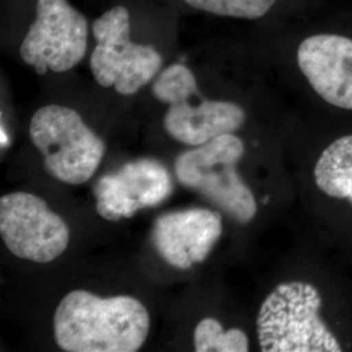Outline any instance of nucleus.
<instances>
[{
    "instance_id": "nucleus-6",
    "label": "nucleus",
    "mask_w": 352,
    "mask_h": 352,
    "mask_svg": "<svg viewBox=\"0 0 352 352\" xmlns=\"http://www.w3.org/2000/svg\"><path fill=\"white\" fill-rule=\"evenodd\" d=\"M32 142L43 155L52 177L72 186L87 183L104 155V142L75 109L46 104L38 109L29 124Z\"/></svg>"
},
{
    "instance_id": "nucleus-3",
    "label": "nucleus",
    "mask_w": 352,
    "mask_h": 352,
    "mask_svg": "<svg viewBox=\"0 0 352 352\" xmlns=\"http://www.w3.org/2000/svg\"><path fill=\"white\" fill-rule=\"evenodd\" d=\"M320 311L321 295L314 285L280 283L261 304L256 320L261 351H342Z\"/></svg>"
},
{
    "instance_id": "nucleus-11",
    "label": "nucleus",
    "mask_w": 352,
    "mask_h": 352,
    "mask_svg": "<svg viewBox=\"0 0 352 352\" xmlns=\"http://www.w3.org/2000/svg\"><path fill=\"white\" fill-rule=\"evenodd\" d=\"M296 59L324 101L352 110V39L337 34L311 36L300 43Z\"/></svg>"
},
{
    "instance_id": "nucleus-2",
    "label": "nucleus",
    "mask_w": 352,
    "mask_h": 352,
    "mask_svg": "<svg viewBox=\"0 0 352 352\" xmlns=\"http://www.w3.org/2000/svg\"><path fill=\"white\" fill-rule=\"evenodd\" d=\"M151 94L167 104L164 131L188 146H200L221 135L235 133L245 123L247 113L235 102L205 98L188 65L173 63L151 82Z\"/></svg>"
},
{
    "instance_id": "nucleus-7",
    "label": "nucleus",
    "mask_w": 352,
    "mask_h": 352,
    "mask_svg": "<svg viewBox=\"0 0 352 352\" xmlns=\"http://www.w3.org/2000/svg\"><path fill=\"white\" fill-rule=\"evenodd\" d=\"M87 17L69 0H36L34 19L26 29L19 54L38 75L64 74L88 52Z\"/></svg>"
},
{
    "instance_id": "nucleus-8",
    "label": "nucleus",
    "mask_w": 352,
    "mask_h": 352,
    "mask_svg": "<svg viewBox=\"0 0 352 352\" xmlns=\"http://www.w3.org/2000/svg\"><path fill=\"white\" fill-rule=\"evenodd\" d=\"M0 236L16 257L47 264L67 250L71 232L41 197L13 192L0 199Z\"/></svg>"
},
{
    "instance_id": "nucleus-14",
    "label": "nucleus",
    "mask_w": 352,
    "mask_h": 352,
    "mask_svg": "<svg viewBox=\"0 0 352 352\" xmlns=\"http://www.w3.org/2000/svg\"><path fill=\"white\" fill-rule=\"evenodd\" d=\"M183 8L218 17L257 20L264 17L278 0H176Z\"/></svg>"
},
{
    "instance_id": "nucleus-5",
    "label": "nucleus",
    "mask_w": 352,
    "mask_h": 352,
    "mask_svg": "<svg viewBox=\"0 0 352 352\" xmlns=\"http://www.w3.org/2000/svg\"><path fill=\"white\" fill-rule=\"evenodd\" d=\"M244 151V142L235 133H226L182 153L175 161L176 177L184 187L240 225L250 223L257 213L256 199L238 173Z\"/></svg>"
},
{
    "instance_id": "nucleus-13",
    "label": "nucleus",
    "mask_w": 352,
    "mask_h": 352,
    "mask_svg": "<svg viewBox=\"0 0 352 352\" xmlns=\"http://www.w3.org/2000/svg\"><path fill=\"white\" fill-rule=\"evenodd\" d=\"M195 351L197 352H247L250 340L240 329L223 330L222 324L213 317L201 320L193 333Z\"/></svg>"
},
{
    "instance_id": "nucleus-12",
    "label": "nucleus",
    "mask_w": 352,
    "mask_h": 352,
    "mask_svg": "<svg viewBox=\"0 0 352 352\" xmlns=\"http://www.w3.org/2000/svg\"><path fill=\"white\" fill-rule=\"evenodd\" d=\"M315 182L329 197L352 204V135L336 140L320 155Z\"/></svg>"
},
{
    "instance_id": "nucleus-1",
    "label": "nucleus",
    "mask_w": 352,
    "mask_h": 352,
    "mask_svg": "<svg viewBox=\"0 0 352 352\" xmlns=\"http://www.w3.org/2000/svg\"><path fill=\"white\" fill-rule=\"evenodd\" d=\"M151 317L132 296L101 298L75 289L58 304L54 316L56 344L68 352H135L149 336Z\"/></svg>"
},
{
    "instance_id": "nucleus-9",
    "label": "nucleus",
    "mask_w": 352,
    "mask_h": 352,
    "mask_svg": "<svg viewBox=\"0 0 352 352\" xmlns=\"http://www.w3.org/2000/svg\"><path fill=\"white\" fill-rule=\"evenodd\" d=\"M171 192L173 182L167 168L155 160L144 158L102 176L94 187L96 208L102 218L116 222L157 206Z\"/></svg>"
},
{
    "instance_id": "nucleus-4",
    "label": "nucleus",
    "mask_w": 352,
    "mask_h": 352,
    "mask_svg": "<svg viewBox=\"0 0 352 352\" xmlns=\"http://www.w3.org/2000/svg\"><path fill=\"white\" fill-rule=\"evenodd\" d=\"M132 16L123 4L106 10L91 24L94 47L89 67L98 85L133 96L164 69L161 52L132 38Z\"/></svg>"
},
{
    "instance_id": "nucleus-10",
    "label": "nucleus",
    "mask_w": 352,
    "mask_h": 352,
    "mask_svg": "<svg viewBox=\"0 0 352 352\" xmlns=\"http://www.w3.org/2000/svg\"><path fill=\"white\" fill-rule=\"evenodd\" d=\"M222 231L219 214L193 208L158 217L153 226L151 240L167 264L186 270L208 258Z\"/></svg>"
}]
</instances>
